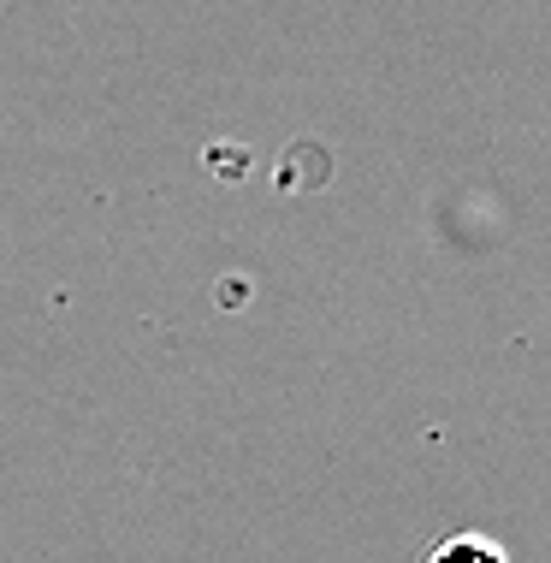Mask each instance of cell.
Masks as SVG:
<instances>
[{
	"mask_svg": "<svg viewBox=\"0 0 551 563\" xmlns=\"http://www.w3.org/2000/svg\"><path fill=\"white\" fill-rule=\"evenodd\" d=\"M433 563H504V552H498V545H486V540H474V534H463V540L439 545Z\"/></svg>",
	"mask_w": 551,
	"mask_h": 563,
	"instance_id": "cell-1",
	"label": "cell"
}]
</instances>
